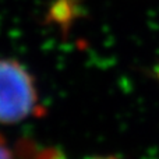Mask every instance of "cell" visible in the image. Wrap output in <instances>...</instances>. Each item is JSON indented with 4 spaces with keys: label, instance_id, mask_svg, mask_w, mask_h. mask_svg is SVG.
Instances as JSON below:
<instances>
[{
    "label": "cell",
    "instance_id": "cell-1",
    "mask_svg": "<svg viewBox=\"0 0 159 159\" xmlns=\"http://www.w3.org/2000/svg\"><path fill=\"white\" fill-rule=\"evenodd\" d=\"M42 115L31 73L14 59H0V124H17Z\"/></svg>",
    "mask_w": 159,
    "mask_h": 159
},
{
    "label": "cell",
    "instance_id": "cell-2",
    "mask_svg": "<svg viewBox=\"0 0 159 159\" xmlns=\"http://www.w3.org/2000/svg\"><path fill=\"white\" fill-rule=\"evenodd\" d=\"M0 159H13V152L2 135H0Z\"/></svg>",
    "mask_w": 159,
    "mask_h": 159
},
{
    "label": "cell",
    "instance_id": "cell-3",
    "mask_svg": "<svg viewBox=\"0 0 159 159\" xmlns=\"http://www.w3.org/2000/svg\"><path fill=\"white\" fill-rule=\"evenodd\" d=\"M88 159H117L116 157H91Z\"/></svg>",
    "mask_w": 159,
    "mask_h": 159
}]
</instances>
